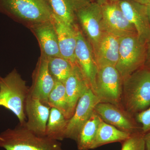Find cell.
I'll return each mask as SVG.
<instances>
[{"label": "cell", "mask_w": 150, "mask_h": 150, "mask_svg": "<svg viewBox=\"0 0 150 150\" xmlns=\"http://www.w3.org/2000/svg\"><path fill=\"white\" fill-rule=\"evenodd\" d=\"M102 19V7L93 2L89 3L77 13V24L93 51L104 32Z\"/></svg>", "instance_id": "52a82bcc"}, {"label": "cell", "mask_w": 150, "mask_h": 150, "mask_svg": "<svg viewBox=\"0 0 150 150\" xmlns=\"http://www.w3.org/2000/svg\"><path fill=\"white\" fill-rule=\"evenodd\" d=\"M64 85L71 118L74 112L79 100L90 88L76 63L65 81Z\"/></svg>", "instance_id": "ac0fdd59"}, {"label": "cell", "mask_w": 150, "mask_h": 150, "mask_svg": "<svg viewBox=\"0 0 150 150\" xmlns=\"http://www.w3.org/2000/svg\"><path fill=\"white\" fill-rule=\"evenodd\" d=\"M101 120L99 115L94 111L78 134L76 141L78 150H91Z\"/></svg>", "instance_id": "44dd1931"}, {"label": "cell", "mask_w": 150, "mask_h": 150, "mask_svg": "<svg viewBox=\"0 0 150 150\" xmlns=\"http://www.w3.org/2000/svg\"><path fill=\"white\" fill-rule=\"evenodd\" d=\"M48 69L55 81L64 84L74 68L75 64L62 56L48 58Z\"/></svg>", "instance_id": "603a6c76"}, {"label": "cell", "mask_w": 150, "mask_h": 150, "mask_svg": "<svg viewBox=\"0 0 150 150\" xmlns=\"http://www.w3.org/2000/svg\"><path fill=\"white\" fill-rule=\"evenodd\" d=\"M121 104L136 115L150 105V68L142 67L123 79Z\"/></svg>", "instance_id": "6da1fadb"}, {"label": "cell", "mask_w": 150, "mask_h": 150, "mask_svg": "<svg viewBox=\"0 0 150 150\" xmlns=\"http://www.w3.org/2000/svg\"><path fill=\"white\" fill-rule=\"evenodd\" d=\"M0 12L29 29L53 15L46 0H0Z\"/></svg>", "instance_id": "7a4b0ae2"}, {"label": "cell", "mask_w": 150, "mask_h": 150, "mask_svg": "<svg viewBox=\"0 0 150 150\" xmlns=\"http://www.w3.org/2000/svg\"><path fill=\"white\" fill-rule=\"evenodd\" d=\"M136 1L138 2L140 4H142L146 5L149 2V0H136Z\"/></svg>", "instance_id": "4dcf8cb0"}, {"label": "cell", "mask_w": 150, "mask_h": 150, "mask_svg": "<svg viewBox=\"0 0 150 150\" xmlns=\"http://www.w3.org/2000/svg\"><path fill=\"white\" fill-rule=\"evenodd\" d=\"M119 1L120 0H107V1L109 2H117Z\"/></svg>", "instance_id": "1f68e13d"}, {"label": "cell", "mask_w": 150, "mask_h": 150, "mask_svg": "<svg viewBox=\"0 0 150 150\" xmlns=\"http://www.w3.org/2000/svg\"><path fill=\"white\" fill-rule=\"evenodd\" d=\"M52 21L57 33L61 56L75 64V53L79 26L78 25L74 26L67 24L54 15Z\"/></svg>", "instance_id": "2e32d148"}, {"label": "cell", "mask_w": 150, "mask_h": 150, "mask_svg": "<svg viewBox=\"0 0 150 150\" xmlns=\"http://www.w3.org/2000/svg\"><path fill=\"white\" fill-rule=\"evenodd\" d=\"M53 15L67 24L77 25L78 11L89 3V0H46Z\"/></svg>", "instance_id": "d6986e66"}, {"label": "cell", "mask_w": 150, "mask_h": 150, "mask_svg": "<svg viewBox=\"0 0 150 150\" xmlns=\"http://www.w3.org/2000/svg\"><path fill=\"white\" fill-rule=\"evenodd\" d=\"M119 38L104 32L93 51L98 68L106 66L115 67L119 56Z\"/></svg>", "instance_id": "e0dca14e"}, {"label": "cell", "mask_w": 150, "mask_h": 150, "mask_svg": "<svg viewBox=\"0 0 150 150\" xmlns=\"http://www.w3.org/2000/svg\"><path fill=\"white\" fill-rule=\"evenodd\" d=\"M144 66L150 68V41L147 43L146 56Z\"/></svg>", "instance_id": "4316f807"}, {"label": "cell", "mask_w": 150, "mask_h": 150, "mask_svg": "<svg viewBox=\"0 0 150 150\" xmlns=\"http://www.w3.org/2000/svg\"><path fill=\"white\" fill-rule=\"evenodd\" d=\"M69 119L54 108H51L50 115L46 126V136L56 141L65 139Z\"/></svg>", "instance_id": "7402d4cb"}, {"label": "cell", "mask_w": 150, "mask_h": 150, "mask_svg": "<svg viewBox=\"0 0 150 150\" xmlns=\"http://www.w3.org/2000/svg\"><path fill=\"white\" fill-rule=\"evenodd\" d=\"M48 105L58 109L67 119H69V108L64 84L56 81L54 88L48 96Z\"/></svg>", "instance_id": "cb8c5ba5"}, {"label": "cell", "mask_w": 150, "mask_h": 150, "mask_svg": "<svg viewBox=\"0 0 150 150\" xmlns=\"http://www.w3.org/2000/svg\"><path fill=\"white\" fill-rule=\"evenodd\" d=\"M51 107L28 94L25 105L26 121L25 126L40 136H46V126Z\"/></svg>", "instance_id": "5bb4252c"}, {"label": "cell", "mask_w": 150, "mask_h": 150, "mask_svg": "<svg viewBox=\"0 0 150 150\" xmlns=\"http://www.w3.org/2000/svg\"><path fill=\"white\" fill-rule=\"evenodd\" d=\"M146 7L147 11V13L148 16H149V20L150 19V0L149 1L148 4L146 5Z\"/></svg>", "instance_id": "f546056e"}, {"label": "cell", "mask_w": 150, "mask_h": 150, "mask_svg": "<svg viewBox=\"0 0 150 150\" xmlns=\"http://www.w3.org/2000/svg\"><path fill=\"white\" fill-rule=\"evenodd\" d=\"M55 83L48 70V59L40 55L33 72L32 84L29 88V94L48 105V96Z\"/></svg>", "instance_id": "4fadbf2b"}, {"label": "cell", "mask_w": 150, "mask_h": 150, "mask_svg": "<svg viewBox=\"0 0 150 150\" xmlns=\"http://www.w3.org/2000/svg\"><path fill=\"white\" fill-rule=\"evenodd\" d=\"M29 29L38 41L41 56L47 59L62 56L59 50L57 33L52 19L35 25Z\"/></svg>", "instance_id": "9a60e30c"}, {"label": "cell", "mask_w": 150, "mask_h": 150, "mask_svg": "<svg viewBox=\"0 0 150 150\" xmlns=\"http://www.w3.org/2000/svg\"><path fill=\"white\" fill-rule=\"evenodd\" d=\"M0 148L5 150H65L59 141L36 135L20 123L0 133Z\"/></svg>", "instance_id": "277c9868"}, {"label": "cell", "mask_w": 150, "mask_h": 150, "mask_svg": "<svg viewBox=\"0 0 150 150\" xmlns=\"http://www.w3.org/2000/svg\"><path fill=\"white\" fill-rule=\"evenodd\" d=\"M146 150H150V131L144 134Z\"/></svg>", "instance_id": "83f0119b"}, {"label": "cell", "mask_w": 150, "mask_h": 150, "mask_svg": "<svg viewBox=\"0 0 150 150\" xmlns=\"http://www.w3.org/2000/svg\"><path fill=\"white\" fill-rule=\"evenodd\" d=\"M130 136L131 134L119 130L101 119L91 149L110 143L123 142Z\"/></svg>", "instance_id": "ffe728a7"}, {"label": "cell", "mask_w": 150, "mask_h": 150, "mask_svg": "<svg viewBox=\"0 0 150 150\" xmlns=\"http://www.w3.org/2000/svg\"><path fill=\"white\" fill-rule=\"evenodd\" d=\"M100 102L91 88H89L79 100L74 112L69 119L65 139L76 141L83 126L93 114L95 106Z\"/></svg>", "instance_id": "9c48e42d"}, {"label": "cell", "mask_w": 150, "mask_h": 150, "mask_svg": "<svg viewBox=\"0 0 150 150\" xmlns=\"http://www.w3.org/2000/svg\"><path fill=\"white\" fill-rule=\"evenodd\" d=\"M129 21L134 25L139 38L144 43L150 41V22L146 7L136 0H120L117 2Z\"/></svg>", "instance_id": "7c38bea8"}, {"label": "cell", "mask_w": 150, "mask_h": 150, "mask_svg": "<svg viewBox=\"0 0 150 150\" xmlns=\"http://www.w3.org/2000/svg\"><path fill=\"white\" fill-rule=\"evenodd\" d=\"M135 117L142 126L143 134L150 131V105L146 109L137 114Z\"/></svg>", "instance_id": "484cf974"}, {"label": "cell", "mask_w": 150, "mask_h": 150, "mask_svg": "<svg viewBox=\"0 0 150 150\" xmlns=\"http://www.w3.org/2000/svg\"><path fill=\"white\" fill-rule=\"evenodd\" d=\"M94 111L103 121L121 131L131 135L142 132V126L135 116L123 108L111 103L99 102L95 107Z\"/></svg>", "instance_id": "ba28073f"}, {"label": "cell", "mask_w": 150, "mask_h": 150, "mask_svg": "<svg viewBox=\"0 0 150 150\" xmlns=\"http://www.w3.org/2000/svg\"><path fill=\"white\" fill-rule=\"evenodd\" d=\"M29 88L16 69L0 77V106L12 111L23 125L26 121L25 105Z\"/></svg>", "instance_id": "3957f363"}, {"label": "cell", "mask_w": 150, "mask_h": 150, "mask_svg": "<svg viewBox=\"0 0 150 150\" xmlns=\"http://www.w3.org/2000/svg\"><path fill=\"white\" fill-rule=\"evenodd\" d=\"M91 2H93L98 4L102 6L107 2V0H89Z\"/></svg>", "instance_id": "f1b7e54d"}, {"label": "cell", "mask_w": 150, "mask_h": 150, "mask_svg": "<svg viewBox=\"0 0 150 150\" xmlns=\"http://www.w3.org/2000/svg\"><path fill=\"white\" fill-rule=\"evenodd\" d=\"M101 7L104 32L119 38L137 34L134 25L126 18L117 2L107 1Z\"/></svg>", "instance_id": "30bf717a"}, {"label": "cell", "mask_w": 150, "mask_h": 150, "mask_svg": "<svg viewBox=\"0 0 150 150\" xmlns=\"http://www.w3.org/2000/svg\"><path fill=\"white\" fill-rule=\"evenodd\" d=\"M123 79L115 67L98 68L95 94L100 102L107 103L122 107Z\"/></svg>", "instance_id": "8992f818"}, {"label": "cell", "mask_w": 150, "mask_h": 150, "mask_svg": "<svg viewBox=\"0 0 150 150\" xmlns=\"http://www.w3.org/2000/svg\"><path fill=\"white\" fill-rule=\"evenodd\" d=\"M121 150H146L144 134L139 132L131 134L122 142Z\"/></svg>", "instance_id": "d4e9b609"}, {"label": "cell", "mask_w": 150, "mask_h": 150, "mask_svg": "<svg viewBox=\"0 0 150 150\" xmlns=\"http://www.w3.org/2000/svg\"><path fill=\"white\" fill-rule=\"evenodd\" d=\"M76 63L94 93L98 67L93 49L79 27L75 53Z\"/></svg>", "instance_id": "8fae6325"}, {"label": "cell", "mask_w": 150, "mask_h": 150, "mask_svg": "<svg viewBox=\"0 0 150 150\" xmlns=\"http://www.w3.org/2000/svg\"><path fill=\"white\" fill-rule=\"evenodd\" d=\"M147 43L137 34L119 38V56L115 66L123 79L144 67L146 56Z\"/></svg>", "instance_id": "5b68a950"}, {"label": "cell", "mask_w": 150, "mask_h": 150, "mask_svg": "<svg viewBox=\"0 0 150 150\" xmlns=\"http://www.w3.org/2000/svg\"></svg>", "instance_id": "d6a6232c"}]
</instances>
